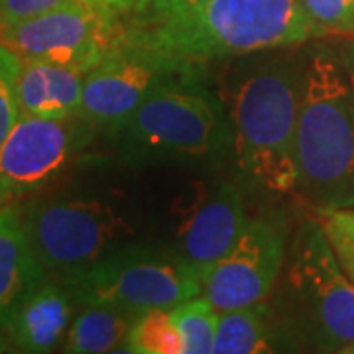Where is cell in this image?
Listing matches in <instances>:
<instances>
[{"instance_id":"1","label":"cell","mask_w":354,"mask_h":354,"mask_svg":"<svg viewBox=\"0 0 354 354\" xmlns=\"http://www.w3.org/2000/svg\"><path fill=\"white\" fill-rule=\"evenodd\" d=\"M325 36L299 0H207L148 26H127L124 41L189 71L193 65L295 46Z\"/></svg>"},{"instance_id":"25","label":"cell","mask_w":354,"mask_h":354,"mask_svg":"<svg viewBox=\"0 0 354 354\" xmlns=\"http://www.w3.org/2000/svg\"><path fill=\"white\" fill-rule=\"evenodd\" d=\"M339 354H354V342L346 344V346H342L341 351H339Z\"/></svg>"},{"instance_id":"16","label":"cell","mask_w":354,"mask_h":354,"mask_svg":"<svg viewBox=\"0 0 354 354\" xmlns=\"http://www.w3.org/2000/svg\"><path fill=\"white\" fill-rule=\"evenodd\" d=\"M134 319L136 315L120 309L85 305L83 311L73 317L62 351L69 354L120 353Z\"/></svg>"},{"instance_id":"18","label":"cell","mask_w":354,"mask_h":354,"mask_svg":"<svg viewBox=\"0 0 354 354\" xmlns=\"http://www.w3.org/2000/svg\"><path fill=\"white\" fill-rule=\"evenodd\" d=\"M120 353L185 354L183 337L174 321L171 307L150 309L136 315Z\"/></svg>"},{"instance_id":"15","label":"cell","mask_w":354,"mask_h":354,"mask_svg":"<svg viewBox=\"0 0 354 354\" xmlns=\"http://www.w3.org/2000/svg\"><path fill=\"white\" fill-rule=\"evenodd\" d=\"M85 77L87 71L79 67L22 59L18 75L20 113L55 120L77 118Z\"/></svg>"},{"instance_id":"21","label":"cell","mask_w":354,"mask_h":354,"mask_svg":"<svg viewBox=\"0 0 354 354\" xmlns=\"http://www.w3.org/2000/svg\"><path fill=\"white\" fill-rule=\"evenodd\" d=\"M22 59L10 48L0 44V148L20 118L18 75Z\"/></svg>"},{"instance_id":"8","label":"cell","mask_w":354,"mask_h":354,"mask_svg":"<svg viewBox=\"0 0 354 354\" xmlns=\"http://www.w3.org/2000/svg\"><path fill=\"white\" fill-rule=\"evenodd\" d=\"M124 18L99 0H71L50 12L0 30V44L20 55L91 71L122 44Z\"/></svg>"},{"instance_id":"22","label":"cell","mask_w":354,"mask_h":354,"mask_svg":"<svg viewBox=\"0 0 354 354\" xmlns=\"http://www.w3.org/2000/svg\"><path fill=\"white\" fill-rule=\"evenodd\" d=\"M207 0H122L118 10L124 26H148L191 10Z\"/></svg>"},{"instance_id":"26","label":"cell","mask_w":354,"mask_h":354,"mask_svg":"<svg viewBox=\"0 0 354 354\" xmlns=\"http://www.w3.org/2000/svg\"><path fill=\"white\" fill-rule=\"evenodd\" d=\"M99 2H106V4H113V6H116V0H99Z\"/></svg>"},{"instance_id":"23","label":"cell","mask_w":354,"mask_h":354,"mask_svg":"<svg viewBox=\"0 0 354 354\" xmlns=\"http://www.w3.org/2000/svg\"><path fill=\"white\" fill-rule=\"evenodd\" d=\"M323 34L354 32L353 0H299Z\"/></svg>"},{"instance_id":"2","label":"cell","mask_w":354,"mask_h":354,"mask_svg":"<svg viewBox=\"0 0 354 354\" xmlns=\"http://www.w3.org/2000/svg\"><path fill=\"white\" fill-rule=\"evenodd\" d=\"M299 187L315 207H354V65L315 50L299 83Z\"/></svg>"},{"instance_id":"11","label":"cell","mask_w":354,"mask_h":354,"mask_svg":"<svg viewBox=\"0 0 354 354\" xmlns=\"http://www.w3.org/2000/svg\"><path fill=\"white\" fill-rule=\"evenodd\" d=\"M286 260V234L268 218L248 221L241 236L201 278V295L216 311L262 304Z\"/></svg>"},{"instance_id":"7","label":"cell","mask_w":354,"mask_h":354,"mask_svg":"<svg viewBox=\"0 0 354 354\" xmlns=\"http://www.w3.org/2000/svg\"><path fill=\"white\" fill-rule=\"evenodd\" d=\"M288 281L319 348L339 353L354 342V283L315 216L293 236Z\"/></svg>"},{"instance_id":"12","label":"cell","mask_w":354,"mask_h":354,"mask_svg":"<svg viewBox=\"0 0 354 354\" xmlns=\"http://www.w3.org/2000/svg\"><path fill=\"white\" fill-rule=\"evenodd\" d=\"M248 223L242 191L221 183L195 199L177 230L176 252L203 274L232 248Z\"/></svg>"},{"instance_id":"6","label":"cell","mask_w":354,"mask_h":354,"mask_svg":"<svg viewBox=\"0 0 354 354\" xmlns=\"http://www.w3.org/2000/svg\"><path fill=\"white\" fill-rule=\"evenodd\" d=\"M26 234L48 274L67 276L116 250L132 227L99 197H57L22 209Z\"/></svg>"},{"instance_id":"19","label":"cell","mask_w":354,"mask_h":354,"mask_svg":"<svg viewBox=\"0 0 354 354\" xmlns=\"http://www.w3.org/2000/svg\"><path fill=\"white\" fill-rule=\"evenodd\" d=\"M171 315L183 337L185 354H211L218 311L207 297L197 295L171 307Z\"/></svg>"},{"instance_id":"27","label":"cell","mask_w":354,"mask_h":354,"mask_svg":"<svg viewBox=\"0 0 354 354\" xmlns=\"http://www.w3.org/2000/svg\"><path fill=\"white\" fill-rule=\"evenodd\" d=\"M120 2H122V0H116V8H118V6H120Z\"/></svg>"},{"instance_id":"13","label":"cell","mask_w":354,"mask_h":354,"mask_svg":"<svg viewBox=\"0 0 354 354\" xmlns=\"http://www.w3.org/2000/svg\"><path fill=\"white\" fill-rule=\"evenodd\" d=\"M75 304L62 279L46 278L18 305L2 335L18 353H51L64 342L75 317Z\"/></svg>"},{"instance_id":"10","label":"cell","mask_w":354,"mask_h":354,"mask_svg":"<svg viewBox=\"0 0 354 354\" xmlns=\"http://www.w3.org/2000/svg\"><path fill=\"white\" fill-rule=\"evenodd\" d=\"M79 116L69 120L20 114L0 148V205L18 203L51 183L83 144Z\"/></svg>"},{"instance_id":"4","label":"cell","mask_w":354,"mask_h":354,"mask_svg":"<svg viewBox=\"0 0 354 354\" xmlns=\"http://www.w3.org/2000/svg\"><path fill=\"white\" fill-rule=\"evenodd\" d=\"M187 73L162 79L128 118L120 130L127 162H189L218 148L223 138L218 106Z\"/></svg>"},{"instance_id":"24","label":"cell","mask_w":354,"mask_h":354,"mask_svg":"<svg viewBox=\"0 0 354 354\" xmlns=\"http://www.w3.org/2000/svg\"><path fill=\"white\" fill-rule=\"evenodd\" d=\"M71 0H0V30L64 6Z\"/></svg>"},{"instance_id":"20","label":"cell","mask_w":354,"mask_h":354,"mask_svg":"<svg viewBox=\"0 0 354 354\" xmlns=\"http://www.w3.org/2000/svg\"><path fill=\"white\" fill-rule=\"evenodd\" d=\"M313 216L354 283V207H315Z\"/></svg>"},{"instance_id":"3","label":"cell","mask_w":354,"mask_h":354,"mask_svg":"<svg viewBox=\"0 0 354 354\" xmlns=\"http://www.w3.org/2000/svg\"><path fill=\"white\" fill-rule=\"evenodd\" d=\"M299 83L283 67H264L242 81L232 99L236 160L244 179L268 193L299 189Z\"/></svg>"},{"instance_id":"5","label":"cell","mask_w":354,"mask_h":354,"mask_svg":"<svg viewBox=\"0 0 354 354\" xmlns=\"http://www.w3.org/2000/svg\"><path fill=\"white\" fill-rule=\"evenodd\" d=\"M57 278L77 305H102L132 315L201 295V274L176 250L152 246H118L85 270Z\"/></svg>"},{"instance_id":"28","label":"cell","mask_w":354,"mask_h":354,"mask_svg":"<svg viewBox=\"0 0 354 354\" xmlns=\"http://www.w3.org/2000/svg\"><path fill=\"white\" fill-rule=\"evenodd\" d=\"M353 2H354V0H353Z\"/></svg>"},{"instance_id":"14","label":"cell","mask_w":354,"mask_h":354,"mask_svg":"<svg viewBox=\"0 0 354 354\" xmlns=\"http://www.w3.org/2000/svg\"><path fill=\"white\" fill-rule=\"evenodd\" d=\"M48 278L26 234L22 207L0 205V335L18 305Z\"/></svg>"},{"instance_id":"9","label":"cell","mask_w":354,"mask_h":354,"mask_svg":"<svg viewBox=\"0 0 354 354\" xmlns=\"http://www.w3.org/2000/svg\"><path fill=\"white\" fill-rule=\"evenodd\" d=\"M181 71L185 69L162 55L122 39L85 77L79 118L88 127L118 134L146 95L162 79Z\"/></svg>"},{"instance_id":"17","label":"cell","mask_w":354,"mask_h":354,"mask_svg":"<svg viewBox=\"0 0 354 354\" xmlns=\"http://www.w3.org/2000/svg\"><path fill=\"white\" fill-rule=\"evenodd\" d=\"M270 311L262 304L218 313L211 354H260L274 351Z\"/></svg>"}]
</instances>
